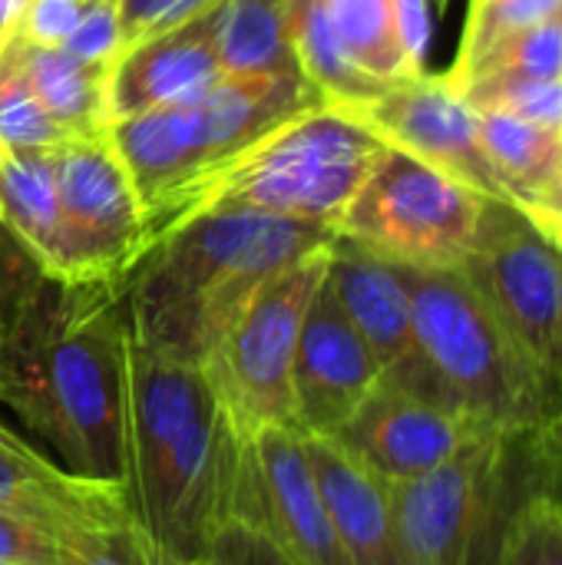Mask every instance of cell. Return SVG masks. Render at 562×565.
<instances>
[{
    "instance_id": "ffe728a7",
    "label": "cell",
    "mask_w": 562,
    "mask_h": 565,
    "mask_svg": "<svg viewBox=\"0 0 562 565\" xmlns=\"http://www.w3.org/2000/svg\"><path fill=\"white\" fill-rule=\"evenodd\" d=\"M0 222L26 248L43 278H70L53 149H0Z\"/></svg>"
},
{
    "instance_id": "5bb4252c",
    "label": "cell",
    "mask_w": 562,
    "mask_h": 565,
    "mask_svg": "<svg viewBox=\"0 0 562 565\" xmlns=\"http://www.w3.org/2000/svg\"><path fill=\"white\" fill-rule=\"evenodd\" d=\"M381 367L341 308L335 288L318 285L291 367V427L331 437L378 391Z\"/></svg>"
},
{
    "instance_id": "e575fe53",
    "label": "cell",
    "mask_w": 562,
    "mask_h": 565,
    "mask_svg": "<svg viewBox=\"0 0 562 565\" xmlns=\"http://www.w3.org/2000/svg\"><path fill=\"white\" fill-rule=\"evenodd\" d=\"M89 0H30L17 36L33 43V46H46V50H60L70 33L76 30V23L83 20Z\"/></svg>"
},
{
    "instance_id": "484cf974",
    "label": "cell",
    "mask_w": 562,
    "mask_h": 565,
    "mask_svg": "<svg viewBox=\"0 0 562 565\" xmlns=\"http://www.w3.org/2000/svg\"><path fill=\"white\" fill-rule=\"evenodd\" d=\"M562 13V0H474L467 13V30L460 56L447 73L450 86H460L494 50L520 36L530 26H540Z\"/></svg>"
},
{
    "instance_id": "b9f144b4",
    "label": "cell",
    "mask_w": 562,
    "mask_h": 565,
    "mask_svg": "<svg viewBox=\"0 0 562 565\" xmlns=\"http://www.w3.org/2000/svg\"><path fill=\"white\" fill-rule=\"evenodd\" d=\"M162 565H212L209 556H195V559H182V563H162Z\"/></svg>"
},
{
    "instance_id": "d6986e66",
    "label": "cell",
    "mask_w": 562,
    "mask_h": 565,
    "mask_svg": "<svg viewBox=\"0 0 562 565\" xmlns=\"http://www.w3.org/2000/svg\"><path fill=\"white\" fill-rule=\"evenodd\" d=\"M301 444L351 565H404L391 483L374 477L331 437L301 434Z\"/></svg>"
},
{
    "instance_id": "6da1fadb",
    "label": "cell",
    "mask_w": 562,
    "mask_h": 565,
    "mask_svg": "<svg viewBox=\"0 0 562 565\" xmlns=\"http://www.w3.org/2000/svg\"><path fill=\"white\" fill-rule=\"evenodd\" d=\"M126 285L43 278L0 331V404L76 477L126 487Z\"/></svg>"
},
{
    "instance_id": "9c48e42d",
    "label": "cell",
    "mask_w": 562,
    "mask_h": 565,
    "mask_svg": "<svg viewBox=\"0 0 562 565\" xmlns=\"http://www.w3.org/2000/svg\"><path fill=\"white\" fill-rule=\"evenodd\" d=\"M328 275V248L268 278L225 328L202 371L245 434L291 427V367L305 311Z\"/></svg>"
},
{
    "instance_id": "277c9868",
    "label": "cell",
    "mask_w": 562,
    "mask_h": 565,
    "mask_svg": "<svg viewBox=\"0 0 562 565\" xmlns=\"http://www.w3.org/2000/svg\"><path fill=\"white\" fill-rule=\"evenodd\" d=\"M384 149L368 126L321 103L189 185L149 218L146 242L152 248L166 232L209 212H258L335 232Z\"/></svg>"
},
{
    "instance_id": "d590c367",
    "label": "cell",
    "mask_w": 562,
    "mask_h": 565,
    "mask_svg": "<svg viewBox=\"0 0 562 565\" xmlns=\"http://www.w3.org/2000/svg\"><path fill=\"white\" fill-rule=\"evenodd\" d=\"M43 281V271L26 255V248L10 235V228L0 222V321L7 324L20 305L30 298V291Z\"/></svg>"
},
{
    "instance_id": "4316f807",
    "label": "cell",
    "mask_w": 562,
    "mask_h": 565,
    "mask_svg": "<svg viewBox=\"0 0 562 565\" xmlns=\"http://www.w3.org/2000/svg\"><path fill=\"white\" fill-rule=\"evenodd\" d=\"M63 139H70V132L56 126L36 99L23 76L17 40H10L0 53V149H53Z\"/></svg>"
},
{
    "instance_id": "e0dca14e",
    "label": "cell",
    "mask_w": 562,
    "mask_h": 565,
    "mask_svg": "<svg viewBox=\"0 0 562 565\" xmlns=\"http://www.w3.org/2000/svg\"><path fill=\"white\" fill-rule=\"evenodd\" d=\"M0 510L63 536L73 550L83 536L132 520L123 483H96L70 473L33 440L0 420Z\"/></svg>"
},
{
    "instance_id": "f546056e",
    "label": "cell",
    "mask_w": 562,
    "mask_h": 565,
    "mask_svg": "<svg viewBox=\"0 0 562 565\" xmlns=\"http://www.w3.org/2000/svg\"><path fill=\"white\" fill-rule=\"evenodd\" d=\"M497 565H562L560 493H533L517 510Z\"/></svg>"
},
{
    "instance_id": "3957f363",
    "label": "cell",
    "mask_w": 562,
    "mask_h": 565,
    "mask_svg": "<svg viewBox=\"0 0 562 565\" xmlns=\"http://www.w3.org/2000/svg\"><path fill=\"white\" fill-rule=\"evenodd\" d=\"M331 238V228L258 212L195 215L166 232L126 278L129 334L146 351L202 367L248 298Z\"/></svg>"
},
{
    "instance_id": "d4e9b609",
    "label": "cell",
    "mask_w": 562,
    "mask_h": 565,
    "mask_svg": "<svg viewBox=\"0 0 562 565\" xmlns=\"http://www.w3.org/2000/svg\"><path fill=\"white\" fill-rule=\"evenodd\" d=\"M325 10L344 56L361 73L378 83L414 79L394 30V0H325Z\"/></svg>"
},
{
    "instance_id": "8992f818",
    "label": "cell",
    "mask_w": 562,
    "mask_h": 565,
    "mask_svg": "<svg viewBox=\"0 0 562 565\" xmlns=\"http://www.w3.org/2000/svg\"><path fill=\"white\" fill-rule=\"evenodd\" d=\"M321 106L291 73H219L189 99L113 122L106 132L136 185L146 225L199 179L225 169L288 119Z\"/></svg>"
},
{
    "instance_id": "ee69618b",
    "label": "cell",
    "mask_w": 562,
    "mask_h": 565,
    "mask_svg": "<svg viewBox=\"0 0 562 565\" xmlns=\"http://www.w3.org/2000/svg\"><path fill=\"white\" fill-rule=\"evenodd\" d=\"M0 331H3V321H0Z\"/></svg>"
},
{
    "instance_id": "7bdbcfd3",
    "label": "cell",
    "mask_w": 562,
    "mask_h": 565,
    "mask_svg": "<svg viewBox=\"0 0 562 565\" xmlns=\"http://www.w3.org/2000/svg\"><path fill=\"white\" fill-rule=\"evenodd\" d=\"M0 565H20V563H0Z\"/></svg>"
},
{
    "instance_id": "5b68a950",
    "label": "cell",
    "mask_w": 562,
    "mask_h": 565,
    "mask_svg": "<svg viewBox=\"0 0 562 565\" xmlns=\"http://www.w3.org/2000/svg\"><path fill=\"white\" fill-rule=\"evenodd\" d=\"M397 271L411 295L427 401L487 434H537L560 414V387L527 361L460 268Z\"/></svg>"
},
{
    "instance_id": "4dcf8cb0",
    "label": "cell",
    "mask_w": 562,
    "mask_h": 565,
    "mask_svg": "<svg viewBox=\"0 0 562 565\" xmlns=\"http://www.w3.org/2000/svg\"><path fill=\"white\" fill-rule=\"evenodd\" d=\"M0 563L73 565L76 550L46 526L0 510Z\"/></svg>"
},
{
    "instance_id": "83f0119b",
    "label": "cell",
    "mask_w": 562,
    "mask_h": 565,
    "mask_svg": "<svg viewBox=\"0 0 562 565\" xmlns=\"http://www.w3.org/2000/svg\"><path fill=\"white\" fill-rule=\"evenodd\" d=\"M477 79H562V13L507 40L460 86Z\"/></svg>"
},
{
    "instance_id": "f1b7e54d",
    "label": "cell",
    "mask_w": 562,
    "mask_h": 565,
    "mask_svg": "<svg viewBox=\"0 0 562 565\" xmlns=\"http://www.w3.org/2000/svg\"><path fill=\"white\" fill-rule=\"evenodd\" d=\"M457 93L474 109L510 113L517 119L562 132V79H477Z\"/></svg>"
},
{
    "instance_id": "cb8c5ba5",
    "label": "cell",
    "mask_w": 562,
    "mask_h": 565,
    "mask_svg": "<svg viewBox=\"0 0 562 565\" xmlns=\"http://www.w3.org/2000/svg\"><path fill=\"white\" fill-rule=\"evenodd\" d=\"M222 73H291L285 0H225L219 23Z\"/></svg>"
},
{
    "instance_id": "8d00e7d4",
    "label": "cell",
    "mask_w": 562,
    "mask_h": 565,
    "mask_svg": "<svg viewBox=\"0 0 562 565\" xmlns=\"http://www.w3.org/2000/svg\"><path fill=\"white\" fill-rule=\"evenodd\" d=\"M215 0H119V20H123V46L139 40L149 30L172 26L189 20L192 13L205 10Z\"/></svg>"
},
{
    "instance_id": "9a60e30c",
    "label": "cell",
    "mask_w": 562,
    "mask_h": 565,
    "mask_svg": "<svg viewBox=\"0 0 562 565\" xmlns=\"http://www.w3.org/2000/svg\"><path fill=\"white\" fill-rule=\"evenodd\" d=\"M248 437H252L248 523L268 533L272 543L295 565H351L328 516L301 434L295 427H262Z\"/></svg>"
},
{
    "instance_id": "52a82bcc",
    "label": "cell",
    "mask_w": 562,
    "mask_h": 565,
    "mask_svg": "<svg viewBox=\"0 0 562 565\" xmlns=\"http://www.w3.org/2000/svg\"><path fill=\"white\" fill-rule=\"evenodd\" d=\"M553 493L537 434H487L427 477L391 487L404 565H497L517 510Z\"/></svg>"
},
{
    "instance_id": "ba28073f",
    "label": "cell",
    "mask_w": 562,
    "mask_h": 565,
    "mask_svg": "<svg viewBox=\"0 0 562 565\" xmlns=\"http://www.w3.org/2000/svg\"><path fill=\"white\" fill-rule=\"evenodd\" d=\"M484 195L388 146L335 235L411 268H457L477 235Z\"/></svg>"
},
{
    "instance_id": "f35d334b",
    "label": "cell",
    "mask_w": 562,
    "mask_h": 565,
    "mask_svg": "<svg viewBox=\"0 0 562 565\" xmlns=\"http://www.w3.org/2000/svg\"><path fill=\"white\" fill-rule=\"evenodd\" d=\"M520 209L530 215V222H533L543 235H550L556 245H562V169L543 185V189H540V192H533Z\"/></svg>"
},
{
    "instance_id": "30bf717a",
    "label": "cell",
    "mask_w": 562,
    "mask_h": 565,
    "mask_svg": "<svg viewBox=\"0 0 562 565\" xmlns=\"http://www.w3.org/2000/svg\"><path fill=\"white\" fill-rule=\"evenodd\" d=\"M457 268L527 361L562 391V245L520 205L487 199Z\"/></svg>"
},
{
    "instance_id": "ab89813d",
    "label": "cell",
    "mask_w": 562,
    "mask_h": 565,
    "mask_svg": "<svg viewBox=\"0 0 562 565\" xmlns=\"http://www.w3.org/2000/svg\"><path fill=\"white\" fill-rule=\"evenodd\" d=\"M537 447H540V457H543L553 493L562 497V407L543 430H537Z\"/></svg>"
},
{
    "instance_id": "8fae6325",
    "label": "cell",
    "mask_w": 562,
    "mask_h": 565,
    "mask_svg": "<svg viewBox=\"0 0 562 565\" xmlns=\"http://www.w3.org/2000/svg\"><path fill=\"white\" fill-rule=\"evenodd\" d=\"M53 172L70 258L66 285H126L149 242L136 185L109 132L70 136L53 146Z\"/></svg>"
},
{
    "instance_id": "7c38bea8",
    "label": "cell",
    "mask_w": 562,
    "mask_h": 565,
    "mask_svg": "<svg viewBox=\"0 0 562 565\" xmlns=\"http://www.w3.org/2000/svg\"><path fill=\"white\" fill-rule=\"evenodd\" d=\"M338 113L358 119L388 146L454 175L484 199L517 205L484 152L477 109L447 76L421 73L414 79H397Z\"/></svg>"
},
{
    "instance_id": "2e32d148",
    "label": "cell",
    "mask_w": 562,
    "mask_h": 565,
    "mask_svg": "<svg viewBox=\"0 0 562 565\" xmlns=\"http://www.w3.org/2000/svg\"><path fill=\"white\" fill-rule=\"evenodd\" d=\"M225 0L209 3L182 23L159 26L126 43L106 70L109 126L205 89L219 73V23Z\"/></svg>"
},
{
    "instance_id": "1f68e13d",
    "label": "cell",
    "mask_w": 562,
    "mask_h": 565,
    "mask_svg": "<svg viewBox=\"0 0 562 565\" xmlns=\"http://www.w3.org/2000/svg\"><path fill=\"white\" fill-rule=\"evenodd\" d=\"M73 60L89 66H109L123 50V20H119V0H89L83 20L70 33V40L60 46Z\"/></svg>"
},
{
    "instance_id": "603a6c76",
    "label": "cell",
    "mask_w": 562,
    "mask_h": 565,
    "mask_svg": "<svg viewBox=\"0 0 562 565\" xmlns=\"http://www.w3.org/2000/svg\"><path fill=\"white\" fill-rule=\"evenodd\" d=\"M477 122L484 152L517 205L540 192L562 169L560 129H547L497 109H477Z\"/></svg>"
},
{
    "instance_id": "d6a6232c",
    "label": "cell",
    "mask_w": 562,
    "mask_h": 565,
    "mask_svg": "<svg viewBox=\"0 0 562 565\" xmlns=\"http://www.w3.org/2000/svg\"><path fill=\"white\" fill-rule=\"evenodd\" d=\"M73 565H162L156 546L139 530L136 520H123L116 526L96 530L76 543Z\"/></svg>"
},
{
    "instance_id": "74e56055",
    "label": "cell",
    "mask_w": 562,
    "mask_h": 565,
    "mask_svg": "<svg viewBox=\"0 0 562 565\" xmlns=\"http://www.w3.org/2000/svg\"><path fill=\"white\" fill-rule=\"evenodd\" d=\"M394 30L411 76L427 73L431 50V0H394Z\"/></svg>"
},
{
    "instance_id": "7402d4cb",
    "label": "cell",
    "mask_w": 562,
    "mask_h": 565,
    "mask_svg": "<svg viewBox=\"0 0 562 565\" xmlns=\"http://www.w3.org/2000/svg\"><path fill=\"white\" fill-rule=\"evenodd\" d=\"M288 13V43L301 76L315 86L325 106L344 109L384 89L388 83L361 73L341 50L335 26L328 20L325 0H285Z\"/></svg>"
},
{
    "instance_id": "836d02e7",
    "label": "cell",
    "mask_w": 562,
    "mask_h": 565,
    "mask_svg": "<svg viewBox=\"0 0 562 565\" xmlns=\"http://www.w3.org/2000/svg\"><path fill=\"white\" fill-rule=\"evenodd\" d=\"M212 565H295L268 533H262L248 520H232L205 553Z\"/></svg>"
},
{
    "instance_id": "ac0fdd59",
    "label": "cell",
    "mask_w": 562,
    "mask_h": 565,
    "mask_svg": "<svg viewBox=\"0 0 562 565\" xmlns=\"http://www.w3.org/2000/svg\"><path fill=\"white\" fill-rule=\"evenodd\" d=\"M328 285L381 367V381L427 397L414 338L411 295L397 265L335 235L328 245Z\"/></svg>"
},
{
    "instance_id": "4fadbf2b",
    "label": "cell",
    "mask_w": 562,
    "mask_h": 565,
    "mask_svg": "<svg viewBox=\"0 0 562 565\" xmlns=\"http://www.w3.org/2000/svg\"><path fill=\"white\" fill-rule=\"evenodd\" d=\"M477 437H487V430L464 414L384 381L348 424L331 434L341 450L391 487L434 473Z\"/></svg>"
},
{
    "instance_id": "44dd1931",
    "label": "cell",
    "mask_w": 562,
    "mask_h": 565,
    "mask_svg": "<svg viewBox=\"0 0 562 565\" xmlns=\"http://www.w3.org/2000/svg\"><path fill=\"white\" fill-rule=\"evenodd\" d=\"M17 53L23 76L30 79L36 99L70 136H103L109 129L106 116V70L73 60L66 50L33 46L20 36Z\"/></svg>"
},
{
    "instance_id": "60d3db41",
    "label": "cell",
    "mask_w": 562,
    "mask_h": 565,
    "mask_svg": "<svg viewBox=\"0 0 562 565\" xmlns=\"http://www.w3.org/2000/svg\"><path fill=\"white\" fill-rule=\"evenodd\" d=\"M26 7H30V0H0V53L17 36V26H20Z\"/></svg>"
},
{
    "instance_id": "7a4b0ae2",
    "label": "cell",
    "mask_w": 562,
    "mask_h": 565,
    "mask_svg": "<svg viewBox=\"0 0 562 565\" xmlns=\"http://www.w3.org/2000/svg\"><path fill=\"white\" fill-rule=\"evenodd\" d=\"M252 437L199 364L132 341L126 497L162 563L205 556L252 510Z\"/></svg>"
}]
</instances>
